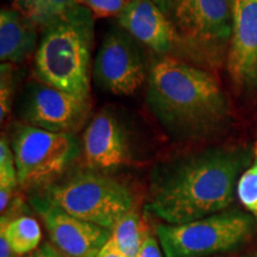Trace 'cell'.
Instances as JSON below:
<instances>
[{
    "label": "cell",
    "mask_w": 257,
    "mask_h": 257,
    "mask_svg": "<svg viewBox=\"0 0 257 257\" xmlns=\"http://www.w3.org/2000/svg\"><path fill=\"white\" fill-rule=\"evenodd\" d=\"M119 27L160 56L184 60L172 25L153 0H131L118 15Z\"/></svg>",
    "instance_id": "cell-13"
},
{
    "label": "cell",
    "mask_w": 257,
    "mask_h": 257,
    "mask_svg": "<svg viewBox=\"0 0 257 257\" xmlns=\"http://www.w3.org/2000/svg\"><path fill=\"white\" fill-rule=\"evenodd\" d=\"M43 0H14L12 8L35 27Z\"/></svg>",
    "instance_id": "cell-22"
},
{
    "label": "cell",
    "mask_w": 257,
    "mask_h": 257,
    "mask_svg": "<svg viewBox=\"0 0 257 257\" xmlns=\"http://www.w3.org/2000/svg\"><path fill=\"white\" fill-rule=\"evenodd\" d=\"M253 162L244 170L237 185V197L251 216L257 219V141L253 146Z\"/></svg>",
    "instance_id": "cell-18"
},
{
    "label": "cell",
    "mask_w": 257,
    "mask_h": 257,
    "mask_svg": "<svg viewBox=\"0 0 257 257\" xmlns=\"http://www.w3.org/2000/svg\"><path fill=\"white\" fill-rule=\"evenodd\" d=\"M172 25L184 60L216 68L229 53L230 0H153Z\"/></svg>",
    "instance_id": "cell-4"
},
{
    "label": "cell",
    "mask_w": 257,
    "mask_h": 257,
    "mask_svg": "<svg viewBox=\"0 0 257 257\" xmlns=\"http://www.w3.org/2000/svg\"><path fill=\"white\" fill-rule=\"evenodd\" d=\"M78 4H80L79 0H43L35 27L42 31Z\"/></svg>",
    "instance_id": "cell-19"
},
{
    "label": "cell",
    "mask_w": 257,
    "mask_h": 257,
    "mask_svg": "<svg viewBox=\"0 0 257 257\" xmlns=\"http://www.w3.org/2000/svg\"><path fill=\"white\" fill-rule=\"evenodd\" d=\"M12 150L19 185L31 188L62 174L80 155V143L74 134L21 125L14 134Z\"/></svg>",
    "instance_id": "cell-7"
},
{
    "label": "cell",
    "mask_w": 257,
    "mask_h": 257,
    "mask_svg": "<svg viewBox=\"0 0 257 257\" xmlns=\"http://www.w3.org/2000/svg\"><path fill=\"white\" fill-rule=\"evenodd\" d=\"M232 32L227 72L239 91L257 87V0H230Z\"/></svg>",
    "instance_id": "cell-11"
},
{
    "label": "cell",
    "mask_w": 257,
    "mask_h": 257,
    "mask_svg": "<svg viewBox=\"0 0 257 257\" xmlns=\"http://www.w3.org/2000/svg\"><path fill=\"white\" fill-rule=\"evenodd\" d=\"M43 198L70 216L108 230L134 208V195L126 186L94 170L50 184Z\"/></svg>",
    "instance_id": "cell-5"
},
{
    "label": "cell",
    "mask_w": 257,
    "mask_h": 257,
    "mask_svg": "<svg viewBox=\"0 0 257 257\" xmlns=\"http://www.w3.org/2000/svg\"><path fill=\"white\" fill-rule=\"evenodd\" d=\"M255 225L250 213L229 210L184 224H160L157 237L166 257H205L237 248Z\"/></svg>",
    "instance_id": "cell-6"
},
{
    "label": "cell",
    "mask_w": 257,
    "mask_h": 257,
    "mask_svg": "<svg viewBox=\"0 0 257 257\" xmlns=\"http://www.w3.org/2000/svg\"><path fill=\"white\" fill-rule=\"evenodd\" d=\"M86 163L92 170H110L128 159V136L123 121L110 110L96 113L82 136Z\"/></svg>",
    "instance_id": "cell-12"
},
{
    "label": "cell",
    "mask_w": 257,
    "mask_h": 257,
    "mask_svg": "<svg viewBox=\"0 0 257 257\" xmlns=\"http://www.w3.org/2000/svg\"><path fill=\"white\" fill-rule=\"evenodd\" d=\"M148 236H150L148 225L134 208L126 212L111 230V239L126 257H137Z\"/></svg>",
    "instance_id": "cell-15"
},
{
    "label": "cell",
    "mask_w": 257,
    "mask_h": 257,
    "mask_svg": "<svg viewBox=\"0 0 257 257\" xmlns=\"http://www.w3.org/2000/svg\"><path fill=\"white\" fill-rule=\"evenodd\" d=\"M256 257H257V255H256Z\"/></svg>",
    "instance_id": "cell-27"
},
{
    "label": "cell",
    "mask_w": 257,
    "mask_h": 257,
    "mask_svg": "<svg viewBox=\"0 0 257 257\" xmlns=\"http://www.w3.org/2000/svg\"><path fill=\"white\" fill-rule=\"evenodd\" d=\"M147 104L169 134L184 140L212 134L229 114L216 78L174 56H159L150 66Z\"/></svg>",
    "instance_id": "cell-2"
},
{
    "label": "cell",
    "mask_w": 257,
    "mask_h": 257,
    "mask_svg": "<svg viewBox=\"0 0 257 257\" xmlns=\"http://www.w3.org/2000/svg\"><path fill=\"white\" fill-rule=\"evenodd\" d=\"M137 257H162L160 244L153 236H148Z\"/></svg>",
    "instance_id": "cell-23"
},
{
    "label": "cell",
    "mask_w": 257,
    "mask_h": 257,
    "mask_svg": "<svg viewBox=\"0 0 257 257\" xmlns=\"http://www.w3.org/2000/svg\"><path fill=\"white\" fill-rule=\"evenodd\" d=\"M43 218L50 242L61 257H96L111 237V230L83 221L51 205L43 197L31 199Z\"/></svg>",
    "instance_id": "cell-10"
},
{
    "label": "cell",
    "mask_w": 257,
    "mask_h": 257,
    "mask_svg": "<svg viewBox=\"0 0 257 257\" xmlns=\"http://www.w3.org/2000/svg\"><path fill=\"white\" fill-rule=\"evenodd\" d=\"M37 30L14 9L0 12V60L3 63L23 62L34 53Z\"/></svg>",
    "instance_id": "cell-14"
},
{
    "label": "cell",
    "mask_w": 257,
    "mask_h": 257,
    "mask_svg": "<svg viewBox=\"0 0 257 257\" xmlns=\"http://www.w3.org/2000/svg\"><path fill=\"white\" fill-rule=\"evenodd\" d=\"M0 233L4 234L10 246L19 256L36 250L42 239L40 224L36 219L28 216L2 221Z\"/></svg>",
    "instance_id": "cell-16"
},
{
    "label": "cell",
    "mask_w": 257,
    "mask_h": 257,
    "mask_svg": "<svg viewBox=\"0 0 257 257\" xmlns=\"http://www.w3.org/2000/svg\"><path fill=\"white\" fill-rule=\"evenodd\" d=\"M19 257H61V255L49 243H43L32 252Z\"/></svg>",
    "instance_id": "cell-24"
},
{
    "label": "cell",
    "mask_w": 257,
    "mask_h": 257,
    "mask_svg": "<svg viewBox=\"0 0 257 257\" xmlns=\"http://www.w3.org/2000/svg\"><path fill=\"white\" fill-rule=\"evenodd\" d=\"M80 4L91 10L94 17L106 18L119 15L131 0H79Z\"/></svg>",
    "instance_id": "cell-21"
},
{
    "label": "cell",
    "mask_w": 257,
    "mask_h": 257,
    "mask_svg": "<svg viewBox=\"0 0 257 257\" xmlns=\"http://www.w3.org/2000/svg\"><path fill=\"white\" fill-rule=\"evenodd\" d=\"M96 257H126V256H125L124 253L118 249V246L115 245L114 242L110 237V239H108L107 243L102 246L100 251H99L98 255H96Z\"/></svg>",
    "instance_id": "cell-25"
},
{
    "label": "cell",
    "mask_w": 257,
    "mask_h": 257,
    "mask_svg": "<svg viewBox=\"0 0 257 257\" xmlns=\"http://www.w3.org/2000/svg\"><path fill=\"white\" fill-rule=\"evenodd\" d=\"M19 185L17 166L14 150L9 141L3 136L0 141V211L2 214L8 210L12 193Z\"/></svg>",
    "instance_id": "cell-17"
},
{
    "label": "cell",
    "mask_w": 257,
    "mask_h": 257,
    "mask_svg": "<svg viewBox=\"0 0 257 257\" xmlns=\"http://www.w3.org/2000/svg\"><path fill=\"white\" fill-rule=\"evenodd\" d=\"M19 113L30 126L74 134L87 119L89 99L79 98L43 82H32L22 96Z\"/></svg>",
    "instance_id": "cell-9"
},
{
    "label": "cell",
    "mask_w": 257,
    "mask_h": 257,
    "mask_svg": "<svg viewBox=\"0 0 257 257\" xmlns=\"http://www.w3.org/2000/svg\"><path fill=\"white\" fill-rule=\"evenodd\" d=\"M0 257H19V255H17L10 246L3 233H0Z\"/></svg>",
    "instance_id": "cell-26"
},
{
    "label": "cell",
    "mask_w": 257,
    "mask_h": 257,
    "mask_svg": "<svg viewBox=\"0 0 257 257\" xmlns=\"http://www.w3.org/2000/svg\"><path fill=\"white\" fill-rule=\"evenodd\" d=\"M250 159L242 148H212L156 167L144 210L166 224L223 212L232 204Z\"/></svg>",
    "instance_id": "cell-1"
},
{
    "label": "cell",
    "mask_w": 257,
    "mask_h": 257,
    "mask_svg": "<svg viewBox=\"0 0 257 257\" xmlns=\"http://www.w3.org/2000/svg\"><path fill=\"white\" fill-rule=\"evenodd\" d=\"M94 16L78 4L42 30L35 56L38 81L82 99H89V69Z\"/></svg>",
    "instance_id": "cell-3"
},
{
    "label": "cell",
    "mask_w": 257,
    "mask_h": 257,
    "mask_svg": "<svg viewBox=\"0 0 257 257\" xmlns=\"http://www.w3.org/2000/svg\"><path fill=\"white\" fill-rule=\"evenodd\" d=\"M93 75L96 85L112 94H134L147 76L138 41L120 27L106 34L96 54Z\"/></svg>",
    "instance_id": "cell-8"
},
{
    "label": "cell",
    "mask_w": 257,
    "mask_h": 257,
    "mask_svg": "<svg viewBox=\"0 0 257 257\" xmlns=\"http://www.w3.org/2000/svg\"><path fill=\"white\" fill-rule=\"evenodd\" d=\"M14 68L11 63H2L0 66V119L4 121L11 111L14 98Z\"/></svg>",
    "instance_id": "cell-20"
}]
</instances>
